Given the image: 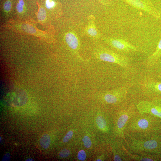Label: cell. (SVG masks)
Returning a JSON list of instances; mask_svg holds the SVG:
<instances>
[{
	"label": "cell",
	"instance_id": "obj_21",
	"mask_svg": "<svg viewBox=\"0 0 161 161\" xmlns=\"http://www.w3.org/2000/svg\"><path fill=\"white\" fill-rule=\"evenodd\" d=\"M73 133L72 131H69L64 137L63 141L64 143L68 142L72 137Z\"/></svg>",
	"mask_w": 161,
	"mask_h": 161
},
{
	"label": "cell",
	"instance_id": "obj_17",
	"mask_svg": "<svg viewBox=\"0 0 161 161\" xmlns=\"http://www.w3.org/2000/svg\"><path fill=\"white\" fill-rule=\"evenodd\" d=\"M24 2L23 0H19L17 4L16 10L18 13L21 14L24 10Z\"/></svg>",
	"mask_w": 161,
	"mask_h": 161
},
{
	"label": "cell",
	"instance_id": "obj_19",
	"mask_svg": "<svg viewBox=\"0 0 161 161\" xmlns=\"http://www.w3.org/2000/svg\"><path fill=\"white\" fill-rule=\"evenodd\" d=\"M12 3L10 0L6 1L4 5V10L6 13H8L11 10Z\"/></svg>",
	"mask_w": 161,
	"mask_h": 161
},
{
	"label": "cell",
	"instance_id": "obj_14",
	"mask_svg": "<svg viewBox=\"0 0 161 161\" xmlns=\"http://www.w3.org/2000/svg\"><path fill=\"white\" fill-rule=\"evenodd\" d=\"M86 31L87 34L90 37L95 38L100 36L99 32L94 24L92 23H90L88 24Z\"/></svg>",
	"mask_w": 161,
	"mask_h": 161
},
{
	"label": "cell",
	"instance_id": "obj_3",
	"mask_svg": "<svg viewBox=\"0 0 161 161\" xmlns=\"http://www.w3.org/2000/svg\"><path fill=\"white\" fill-rule=\"evenodd\" d=\"M93 54L100 61L110 62L117 64L128 71L134 69V59L122 54L105 46L100 45L94 49Z\"/></svg>",
	"mask_w": 161,
	"mask_h": 161
},
{
	"label": "cell",
	"instance_id": "obj_26",
	"mask_svg": "<svg viewBox=\"0 0 161 161\" xmlns=\"http://www.w3.org/2000/svg\"><path fill=\"white\" fill-rule=\"evenodd\" d=\"M155 78L158 80H161V73L158 74Z\"/></svg>",
	"mask_w": 161,
	"mask_h": 161
},
{
	"label": "cell",
	"instance_id": "obj_18",
	"mask_svg": "<svg viewBox=\"0 0 161 161\" xmlns=\"http://www.w3.org/2000/svg\"><path fill=\"white\" fill-rule=\"evenodd\" d=\"M82 140L84 145L86 147L88 148L91 147L92 145V143L89 137L85 135L84 137Z\"/></svg>",
	"mask_w": 161,
	"mask_h": 161
},
{
	"label": "cell",
	"instance_id": "obj_1",
	"mask_svg": "<svg viewBox=\"0 0 161 161\" xmlns=\"http://www.w3.org/2000/svg\"><path fill=\"white\" fill-rule=\"evenodd\" d=\"M125 136L139 140H146L161 135V119L148 113L138 112L131 119Z\"/></svg>",
	"mask_w": 161,
	"mask_h": 161
},
{
	"label": "cell",
	"instance_id": "obj_28",
	"mask_svg": "<svg viewBox=\"0 0 161 161\" xmlns=\"http://www.w3.org/2000/svg\"><path fill=\"white\" fill-rule=\"evenodd\" d=\"M102 160L101 159H97L96 161H102Z\"/></svg>",
	"mask_w": 161,
	"mask_h": 161
},
{
	"label": "cell",
	"instance_id": "obj_16",
	"mask_svg": "<svg viewBox=\"0 0 161 161\" xmlns=\"http://www.w3.org/2000/svg\"><path fill=\"white\" fill-rule=\"evenodd\" d=\"M37 17L38 21L40 23H43L47 18V13L45 9L42 7L39 8L37 13Z\"/></svg>",
	"mask_w": 161,
	"mask_h": 161
},
{
	"label": "cell",
	"instance_id": "obj_13",
	"mask_svg": "<svg viewBox=\"0 0 161 161\" xmlns=\"http://www.w3.org/2000/svg\"><path fill=\"white\" fill-rule=\"evenodd\" d=\"M96 121L98 127L102 131L106 134L110 132V126L104 117L101 115L98 116Z\"/></svg>",
	"mask_w": 161,
	"mask_h": 161
},
{
	"label": "cell",
	"instance_id": "obj_12",
	"mask_svg": "<svg viewBox=\"0 0 161 161\" xmlns=\"http://www.w3.org/2000/svg\"><path fill=\"white\" fill-rule=\"evenodd\" d=\"M66 41L69 47L74 51L79 49L80 44L79 40L75 34L72 32L67 33L65 35Z\"/></svg>",
	"mask_w": 161,
	"mask_h": 161
},
{
	"label": "cell",
	"instance_id": "obj_11",
	"mask_svg": "<svg viewBox=\"0 0 161 161\" xmlns=\"http://www.w3.org/2000/svg\"><path fill=\"white\" fill-rule=\"evenodd\" d=\"M125 149L127 155L130 158L131 161H161V155L152 154L147 153H142L137 154H133L128 151L125 147Z\"/></svg>",
	"mask_w": 161,
	"mask_h": 161
},
{
	"label": "cell",
	"instance_id": "obj_2",
	"mask_svg": "<svg viewBox=\"0 0 161 161\" xmlns=\"http://www.w3.org/2000/svg\"><path fill=\"white\" fill-rule=\"evenodd\" d=\"M124 145L133 154L147 153L161 155V135L146 140H139L125 136Z\"/></svg>",
	"mask_w": 161,
	"mask_h": 161
},
{
	"label": "cell",
	"instance_id": "obj_10",
	"mask_svg": "<svg viewBox=\"0 0 161 161\" xmlns=\"http://www.w3.org/2000/svg\"><path fill=\"white\" fill-rule=\"evenodd\" d=\"M145 66L153 70L161 64V38L158 41L156 48L151 54L143 62Z\"/></svg>",
	"mask_w": 161,
	"mask_h": 161
},
{
	"label": "cell",
	"instance_id": "obj_27",
	"mask_svg": "<svg viewBox=\"0 0 161 161\" xmlns=\"http://www.w3.org/2000/svg\"><path fill=\"white\" fill-rule=\"evenodd\" d=\"M26 161H34V160L33 159H32L29 158V159H27L26 160Z\"/></svg>",
	"mask_w": 161,
	"mask_h": 161
},
{
	"label": "cell",
	"instance_id": "obj_24",
	"mask_svg": "<svg viewBox=\"0 0 161 161\" xmlns=\"http://www.w3.org/2000/svg\"><path fill=\"white\" fill-rule=\"evenodd\" d=\"M100 3L105 5H107L110 4L113 0H98Z\"/></svg>",
	"mask_w": 161,
	"mask_h": 161
},
{
	"label": "cell",
	"instance_id": "obj_8",
	"mask_svg": "<svg viewBox=\"0 0 161 161\" xmlns=\"http://www.w3.org/2000/svg\"><path fill=\"white\" fill-rule=\"evenodd\" d=\"M136 105L139 113L150 114L161 119V98L142 100Z\"/></svg>",
	"mask_w": 161,
	"mask_h": 161
},
{
	"label": "cell",
	"instance_id": "obj_4",
	"mask_svg": "<svg viewBox=\"0 0 161 161\" xmlns=\"http://www.w3.org/2000/svg\"><path fill=\"white\" fill-rule=\"evenodd\" d=\"M134 85L130 83L101 94V99L104 103L117 106L118 110L130 102L128 95L129 89Z\"/></svg>",
	"mask_w": 161,
	"mask_h": 161
},
{
	"label": "cell",
	"instance_id": "obj_9",
	"mask_svg": "<svg viewBox=\"0 0 161 161\" xmlns=\"http://www.w3.org/2000/svg\"><path fill=\"white\" fill-rule=\"evenodd\" d=\"M131 6L142 10L156 18H159L160 13L151 0H122Z\"/></svg>",
	"mask_w": 161,
	"mask_h": 161
},
{
	"label": "cell",
	"instance_id": "obj_22",
	"mask_svg": "<svg viewBox=\"0 0 161 161\" xmlns=\"http://www.w3.org/2000/svg\"><path fill=\"white\" fill-rule=\"evenodd\" d=\"M86 152L83 150L80 151L78 153V158L81 161L84 160L86 158Z\"/></svg>",
	"mask_w": 161,
	"mask_h": 161
},
{
	"label": "cell",
	"instance_id": "obj_15",
	"mask_svg": "<svg viewBox=\"0 0 161 161\" xmlns=\"http://www.w3.org/2000/svg\"><path fill=\"white\" fill-rule=\"evenodd\" d=\"M40 143L42 148L45 149L49 147L50 143V138L49 135L47 134L43 135L40 139Z\"/></svg>",
	"mask_w": 161,
	"mask_h": 161
},
{
	"label": "cell",
	"instance_id": "obj_25",
	"mask_svg": "<svg viewBox=\"0 0 161 161\" xmlns=\"http://www.w3.org/2000/svg\"><path fill=\"white\" fill-rule=\"evenodd\" d=\"M10 155L9 153H6L3 157L2 161H9L10 159Z\"/></svg>",
	"mask_w": 161,
	"mask_h": 161
},
{
	"label": "cell",
	"instance_id": "obj_7",
	"mask_svg": "<svg viewBox=\"0 0 161 161\" xmlns=\"http://www.w3.org/2000/svg\"><path fill=\"white\" fill-rule=\"evenodd\" d=\"M138 85L143 98L142 100L161 98V80L152 76H145L138 81Z\"/></svg>",
	"mask_w": 161,
	"mask_h": 161
},
{
	"label": "cell",
	"instance_id": "obj_5",
	"mask_svg": "<svg viewBox=\"0 0 161 161\" xmlns=\"http://www.w3.org/2000/svg\"><path fill=\"white\" fill-rule=\"evenodd\" d=\"M138 112L135 104L129 102L117 111L114 126L115 134L123 139L126 127L131 119Z\"/></svg>",
	"mask_w": 161,
	"mask_h": 161
},
{
	"label": "cell",
	"instance_id": "obj_23",
	"mask_svg": "<svg viewBox=\"0 0 161 161\" xmlns=\"http://www.w3.org/2000/svg\"><path fill=\"white\" fill-rule=\"evenodd\" d=\"M55 3L52 0H46V6L48 9L53 8L55 6Z\"/></svg>",
	"mask_w": 161,
	"mask_h": 161
},
{
	"label": "cell",
	"instance_id": "obj_6",
	"mask_svg": "<svg viewBox=\"0 0 161 161\" xmlns=\"http://www.w3.org/2000/svg\"><path fill=\"white\" fill-rule=\"evenodd\" d=\"M103 40L111 49L131 58L132 57L129 55L132 53L137 52L148 53L144 49L135 45L125 38H105Z\"/></svg>",
	"mask_w": 161,
	"mask_h": 161
},
{
	"label": "cell",
	"instance_id": "obj_20",
	"mask_svg": "<svg viewBox=\"0 0 161 161\" xmlns=\"http://www.w3.org/2000/svg\"><path fill=\"white\" fill-rule=\"evenodd\" d=\"M70 154V151L69 150L64 148L60 151L59 153V155L62 158H65L68 157Z\"/></svg>",
	"mask_w": 161,
	"mask_h": 161
}]
</instances>
